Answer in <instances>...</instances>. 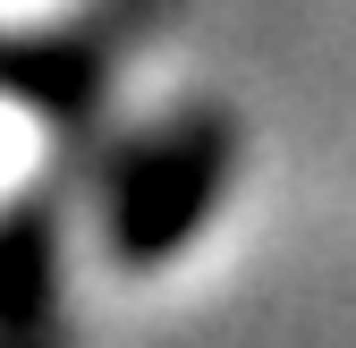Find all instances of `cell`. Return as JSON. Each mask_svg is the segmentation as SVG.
I'll return each mask as SVG.
<instances>
[{
	"mask_svg": "<svg viewBox=\"0 0 356 348\" xmlns=\"http://www.w3.org/2000/svg\"><path fill=\"white\" fill-rule=\"evenodd\" d=\"M229 153L238 136L220 111H187L178 127L145 136L111 170V246L127 264H170L212 221V204L229 196Z\"/></svg>",
	"mask_w": 356,
	"mask_h": 348,
	"instance_id": "cell-1",
	"label": "cell"
}]
</instances>
